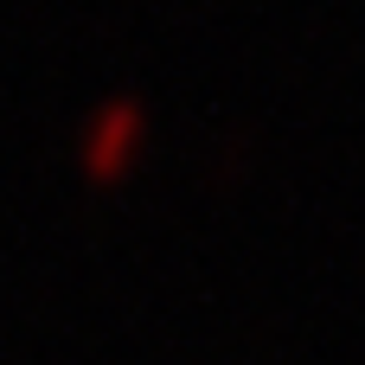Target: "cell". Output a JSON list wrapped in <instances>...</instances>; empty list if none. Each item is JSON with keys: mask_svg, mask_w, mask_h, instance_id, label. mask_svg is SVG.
Masks as SVG:
<instances>
[{"mask_svg": "<svg viewBox=\"0 0 365 365\" xmlns=\"http://www.w3.org/2000/svg\"><path fill=\"white\" fill-rule=\"evenodd\" d=\"M135 141H141V115H135V109H109V115L96 122V167L115 173V167L128 160Z\"/></svg>", "mask_w": 365, "mask_h": 365, "instance_id": "6da1fadb", "label": "cell"}]
</instances>
